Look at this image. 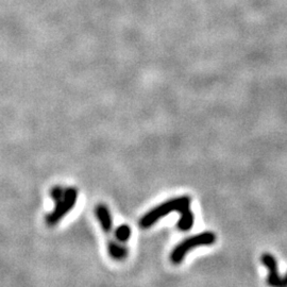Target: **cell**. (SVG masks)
<instances>
[{
	"label": "cell",
	"instance_id": "8992f818",
	"mask_svg": "<svg viewBox=\"0 0 287 287\" xmlns=\"http://www.w3.org/2000/svg\"><path fill=\"white\" fill-rule=\"evenodd\" d=\"M181 214V218L178 221V228L181 231H188L192 229V227L194 226V222H195V215L190 210V207L185 209L183 212L180 213Z\"/></svg>",
	"mask_w": 287,
	"mask_h": 287
},
{
	"label": "cell",
	"instance_id": "ba28073f",
	"mask_svg": "<svg viewBox=\"0 0 287 287\" xmlns=\"http://www.w3.org/2000/svg\"><path fill=\"white\" fill-rule=\"evenodd\" d=\"M115 236L120 243H126L131 236V229L128 225L119 226L115 231Z\"/></svg>",
	"mask_w": 287,
	"mask_h": 287
},
{
	"label": "cell",
	"instance_id": "277c9868",
	"mask_svg": "<svg viewBox=\"0 0 287 287\" xmlns=\"http://www.w3.org/2000/svg\"><path fill=\"white\" fill-rule=\"evenodd\" d=\"M261 262L268 269L267 283L274 287H285L287 286V274L282 277L277 272V262L275 257L270 253H264L261 256Z\"/></svg>",
	"mask_w": 287,
	"mask_h": 287
},
{
	"label": "cell",
	"instance_id": "7a4b0ae2",
	"mask_svg": "<svg viewBox=\"0 0 287 287\" xmlns=\"http://www.w3.org/2000/svg\"><path fill=\"white\" fill-rule=\"evenodd\" d=\"M216 242V235L213 232H203L197 234L195 236H190L184 239L179 245L174 247L170 254V260L173 264H180L183 258L192 249H195L201 246H210Z\"/></svg>",
	"mask_w": 287,
	"mask_h": 287
},
{
	"label": "cell",
	"instance_id": "52a82bcc",
	"mask_svg": "<svg viewBox=\"0 0 287 287\" xmlns=\"http://www.w3.org/2000/svg\"><path fill=\"white\" fill-rule=\"evenodd\" d=\"M109 253L115 260H124L128 255V249L120 244L111 242L109 245Z\"/></svg>",
	"mask_w": 287,
	"mask_h": 287
},
{
	"label": "cell",
	"instance_id": "5b68a950",
	"mask_svg": "<svg viewBox=\"0 0 287 287\" xmlns=\"http://www.w3.org/2000/svg\"><path fill=\"white\" fill-rule=\"evenodd\" d=\"M96 215L106 233L110 234L113 229V220L109 209L105 205H99L96 208Z\"/></svg>",
	"mask_w": 287,
	"mask_h": 287
},
{
	"label": "cell",
	"instance_id": "6da1fadb",
	"mask_svg": "<svg viewBox=\"0 0 287 287\" xmlns=\"http://www.w3.org/2000/svg\"><path fill=\"white\" fill-rule=\"evenodd\" d=\"M192 199L189 196H181L177 198H172L170 200H167L163 202L162 205L155 207L151 211L142 217L140 221L141 228L147 229L151 226H153L156 221H159L161 218L167 216L172 212H183L185 209L190 207Z\"/></svg>",
	"mask_w": 287,
	"mask_h": 287
},
{
	"label": "cell",
	"instance_id": "3957f363",
	"mask_svg": "<svg viewBox=\"0 0 287 287\" xmlns=\"http://www.w3.org/2000/svg\"><path fill=\"white\" fill-rule=\"evenodd\" d=\"M78 198V190L73 187H68L65 189L62 199L57 201V206L50 214L46 217V221L49 226L57 225L58 222L65 216L67 213L75 207Z\"/></svg>",
	"mask_w": 287,
	"mask_h": 287
},
{
	"label": "cell",
	"instance_id": "9c48e42d",
	"mask_svg": "<svg viewBox=\"0 0 287 287\" xmlns=\"http://www.w3.org/2000/svg\"><path fill=\"white\" fill-rule=\"evenodd\" d=\"M64 193H65V189L62 188L61 186H55L51 190V197L54 199L55 202H57L63 198Z\"/></svg>",
	"mask_w": 287,
	"mask_h": 287
}]
</instances>
